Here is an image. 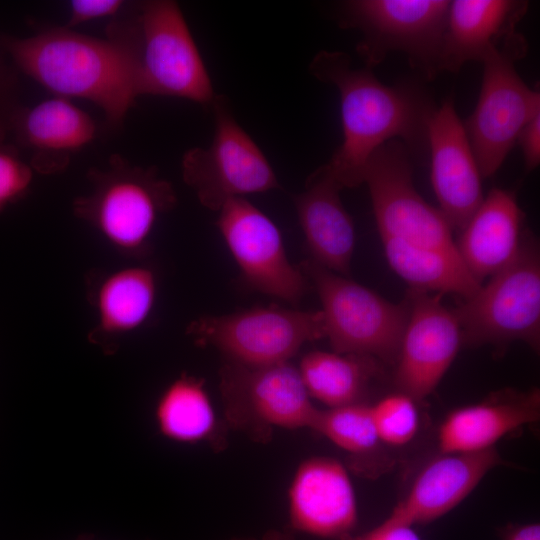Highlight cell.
Returning <instances> with one entry per match:
<instances>
[{"label": "cell", "mask_w": 540, "mask_h": 540, "mask_svg": "<svg viewBox=\"0 0 540 540\" xmlns=\"http://www.w3.org/2000/svg\"><path fill=\"white\" fill-rule=\"evenodd\" d=\"M309 69L339 91L343 140L320 168L341 190L363 184L370 158L389 141H401L410 154L428 150V125L436 107L420 87L388 86L370 69L352 67L341 51L318 52Z\"/></svg>", "instance_id": "cell-1"}, {"label": "cell", "mask_w": 540, "mask_h": 540, "mask_svg": "<svg viewBox=\"0 0 540 540\" xmlns=\"http://www.w3.org/2000/svg\"><path fill=\"white\" fill-rule=\"evenodd\" d=\"M107 39L52 29L4 44L19 67L57 96L98 105L113 124L123 121L139 93L138 22L111 28Z\"/></svg>", "instance_id": "cell-2"}, {"label": "cell", "mask_w": 540, "mask_h": 540, "mask_svg": "<svg viewBox=\"0 0 540 540\" xmlns=\"http://www.w3.org/2000/svg\"><path fill=\"white\" fill-rule=\"evenodd\" d=\"M90 191L75 199V215L119 253L139 258L150 251L159 217L176 204L172 185L154 168L113 155L103 169L88 173Z\"/></svg>", "instance_id": "cell-3"}, {"label": "cell", "mask_w": 540, "mask_h": 540, "mask_svg": "<svg viewBox=\"0 0 540 540\" xmlns=\"http://www.w3.org/2000/svg\"><path fill=\"white\" fill-rule=\"evenodd\" d=\"M454 309L462 343L503 347L540 344V255L527 231L515 259Z\"/></svg>", "instance_id": "cell-4"}, {"label": "cell", "mask_w": 540, "mask_h": 540, "mask_svg": "<svg viewBox=\"0 0 540 540\" xmlns=\"http://www.w3.org/2000/svg\"><path fill=\"white\" fill-rule=\"evenodd\" d=\"M299 268L320 299L324 337L334 352L396 362L409 316L407 300L392 303L311 259Z\"/></svg>", "instance_id": "cell-5"}, {"label": "cell", "mask_w": 540, "mask_h": 540, "mask_svg": "<svg viewBox=\"0 0 540 540\" xmlns=\"http://www.w3.org/2000/svg\"><path fill=\"white\" fill-rule=\"evenodd\" d=\"M527 43L515 32L482 61L479 98L464 128L483 178L494 175L514 147L524 125L540 113V93L517 73Z\"/></svg>", "instance_id": "cell-6"}, {"label": "cell", "mask_w": 540, "mask_h": 540, "mask_svg": "<svg viewBox=\"0 0 540 540\" xmlns=\"http://www.w3.org/2000/svg\"><path fill=\"white\" fill-rule=\"evenodd\" d=\"M449 5L447 0H353L344 4L340 21L362 33L357 52L367 69L398 51L432 79L439 73Z\"/></svg>", "instance_id": "cell-7"}, {"label": "cell", "mask_w": 540, "mask_h": 540, "mask_svg": "<svg viewBox=\"0 0 540 540\" xmlns=\"http://www.w3.org/2000/svg\"><path fill=\"white\" fill-rule=\"evenodd\" d=\"M187 333L226 362L262 367L289 362L306 343L324 338V321L320 310L261 306L199 317Z\"/></svg>", "instance_id": "cell-8"}, {"label": "cell", "mask_w": 540, "mask_h": 540, "mask_svg": "<svg viewBox=\"0 0 540 540\" xmlns=\"http://www.w3.org/2000/svg\"><path fill=\"white\" fill-rule=\"evenodd\" d=\"M215 131L211 144L186 151L182 158L184 182L200 203L219 211L234 198L279 188L278 179L264 153L237 123L228 102H212Z\"/></svg>", "instance_id": "cell-9"}, {"label": "cell", "mask_w": 540, "mask_h": 540, "mask_svg": "<svg viewBox=\"0 0 540 540\" xmlns=\"http://www.w3.org/2000/svg\"><path fill=\"white\" fill-rule=\"evenodd\" d=\"M219 378L227 420L252 439H269L274 428L311 429L319 408L290 361L262 367L225 361Z\"/></svg>", "instance_id": "cell-10"}, {"label": "cell", "mask_w": 540, "mask_h": 540, "mask_svg": "<svg viewBox=\"0 0 540 540\" xmlns=\"http://www.w3.org/2000/svg\"><path fill=\"white\" fill-rule=\"evenodd\" d=\"M139 93L212 104V82L179 6L168 0L142 6Z\"/></svg>", "instance_id": "cell-11"}, {"label": "cell", "mask_w": 540, "mask_h": 540, "mask_svg": "<svg viewBox=\"0 0 540 540\" xmlns=\"http://www.w3.org/2000/svg\"><path fill=\"white\" fill-rule=\"evenodd\" d=\"M410 152L399 140L380 147L370 158L364 175L380 237L411 244L456 248L452 229L439 209L416 190Z\"/></svg>", "instance_id": "cell-12"}, {"label": "cell", "mask_w": 540, "mask_h": 540, "mask_svg": "<svg viewBox=\"0 0 540 540\" xmlns=\"http://www.w3.org/2000/svg\"><path fill=\"white\" fill-rule=\"evenodd\" d=\"M217 228L243 282L252 290L297 305L308 280L286 253L274 222L246 198L227 201L218 211Z\"/></svg>", "instance_id": "cell-13"}, {"label": "cell", "mask_w": 540, "mask_h": 540, "mask_svg": "<svg viewBox=\"0 0 540 540\" xmlns=\"http://www.w3.org/2000/svg\"><path fill=\"white\" fill-rule=\"evenodd\" d=\"M409 316L400 343L395 383L416 401L430 395L454 361L462 344L453 310L441 302V294L411 288Z\"/></svg>", "instance_id": "cell-14"}, {"label": "cell", "mask_w": 540, "mask_h": 540, "mask_svg": "<svg viewBox=\"0 0 540 540\" xmlns=\"http://www.w3.org/2000/svg\"><path fill=\"white\" fill-rule=\"evenodd\" d=\"M431 183L439 210L461 231L482 203V175L454 101L435 108L428 125Z\"/></svg>", "instance_id": "cell-15"}, {"label": "cell", "mask_w": 540, "mask_h": 540, "mask_svg": "<svg viewBox=\"0 0 540 540\" xmlns=\"http://www.w3.org/2000/svg\"><path fill=\"white\" fill-rule=\"evenodd\" d=\"M293 529L309 535L346 536L356 525L358 507L345 466L327 456H313L296 468L288 489Z\"/></svg>", "instance_id": "cell-16"}, {"label": "cell", "mask_w": 540, "mask_h": 540, "mask_svg": "<svg viewBox=\"0 0 540 540\" xmlns=\"http://www.w3.org/2000/svg\"><path fill=\"white\" fill-rule=\"evenodd\" d=\"M86 285L95 314L89 341L106 355L114 354L121 340L150 318L157 298L156 276L148 267L126 266L91 271Z\"/></svg>", "instance_id": "cell-17"}, {"label": "cell", "mask_w": 540, "mask_h": 540, "mask_svg": "<svg viewBox=\"0 0 540 540\" xmlns=\"http://www.w3.org/2000/svg\"><path fill=\"white\" fill-rule=\"evenodd\" d=\"M501 462L496 448L440 452L420 470L389 518L413 526L434 521L458 506Z\"/></svg>", "instance_id": "cell-18"}, {"label": "cell", "mask_w": 540, "mask_h": 540, "mask_svg": "<svg viewBox=\"0 0 540 540\" xmlns=\"http://www.w3.org/2000/svg\"><path fill=\"white\" fill-rule=\"evenodd\" d=\"M528 9L519 0L450 1L438 71L458 72L471 61L482 62L515 27Z\"/></svg>", "instance_id": "cell-19"}, {"label": "cell", "mask_w": 540, "mask_h": 540, "mask_svg": "<svg viewBox=\"0 0 540 540\" xmlns=\"http://www.w3.org/2000/svg\"><path fill=\"white\" fill-rule=\"evenodd\" d=\"M341 188L320 167L294 197L311 260L342 276L350 274L355 227L341 199Z\"/></svg>", "instance_id": "cell-20"}, {"label": "cell", "mask_w": 540, "mask_h": 540, "mask_svg": "<svg viewBox=\"0 0 540 540\" xmlns=\"http://www.w3.org/2000/svg\"><path fill=\"white\" fill-rule=\"evenodd\" d=\"M523 212L515 195L494 188L461 230L457 251L480 283L507 267L523 239Z\"/></svg>", "instance_id": "cell-21"}, {"label": "cell", "mask_w": 540, "mask_h": 540, "mask_svg": "<svg viewBox=\"0 0 540 540\" xmlns=\"http://www.w3.org/2000/svg\"><path fill=\"white\" fill-rule=\"evenodd\" d=\"M540 415V395L504 391L478 404L450 412L438 430L439 452H478L495 448L507 434L534 423Z\"/></svg>", "instance_id": "cell-22"}, {"label": "cell", "mask_w": 540, "mask_h": 540, "mask_svg": "<svg viewBox=\"0 0 540 540\" xmlns=\"http://www.w3.org/2000/svg\"><path fill=\"white\" fill-rule=\"evenodd\" d=\"M16 127L20 139L33 151L32 167L40 173L63 170L70 155L91 142L96 134L91 117L60 96L22 112Z\"/></svg>", "instance_id": "cell-23"}, {"label": "cell", "mask_w": 540, "mask_h": 540, "mask_svg": "<svg viewBox=\"0 0 540 540\" xmlns=\"http://www.w3.org/2000/svg\"><path fill=\"white\" fill-rule=\"evenodd\" d=\"M380 238L391 269L413 289L456 294L466 299L481 286L465 266L457 247H428Z\"/></svg>", "instance_id": "cell-24"}, {"label": "cell", "mask_w": 540, "mask_h": 540, "mask_svg": "<svg viewBox=\"0 0 540 540\" xmlns=\"http://www.w3.org/2000/svg\"><path fill=\"white\" fill-rule=\"evenodd\" d=\"M297 368L310 398L325 408L362 402L377 370L372 357L320 350L305 354Z\"/></svg>", "instance_id": "cell-25"}, {"label": "cell", "mask_w": 540, "mask_h": 540, "mask_svg": "<svg viewBox=\"0 0 540 540\" xmlns=\"http://www.w3.org/2000/svg\"><path fill=\"white\" fill-rule=\"evenodd\" d=\"M158 431L180 443H198L210 438L217 416L203 380L186 373L170 382L155 407Z\"/></svg>", "instance_id": "cell-26"}, {"label": "cell", "mask_w": 540, "mask_h": 540, "mask_svg": "<svg viewBox=\"0 0 540 540\" xmlns=\"http://www.w3.org/2000/svg\"><path fill=\"white\" fill-rule=\"evenodd\" d=\"M311 430L355 456L366 455L381 444L373 424L370 405L363 402L318 409Z\"/></svg>", "instance_id": "cell-27"}, {"label": "cell", "mask_w": 540, "mask_h": 540, "mask_svg": "<svg viewBox=\"0 0 540 540\" xmlns=\"http://www.w3.org/2000/svg\"><path fill=\"white\" fill-rule=\"evenodd\" d=\"M416 402L399 391L370 405L373 424L381 444L402 446L415 437L419 429Z\"/></svg>", "instance_id": "cell-28"}, {"label": "cell", "mask_w": 540, "mask_h": 540, "mask_svg": "<svg viewBox=\"0 0 540 540\" xmlns=\"http://www.w3.org/2000/svg\"><path fill=\"white\" fill-rule=\"evenodd\" d=\"M31 181V167L13 147L0 142V212L24 196Z\"/></svg>", "instance_id": "cell-29"}, {"label": "cell", "mask_w": 540, "mask_h": 540, "mask_svg": "<svg viewBox=\"0 0 540 540\" xmlns=\"http://www.w3.org/2000/svg\"><path fill=\"white\" fill-rule=\"evenodd\" d=\"M123 5L120 0H74L70 3V16L67 26L76 25L113 15Z\"/></svg>", "instance_id": "cell-30"}, {"label": "cell", "mask_w": 540, "mask_h": 540, "mask_svg": "<svg viewBox=\"0 0 540 540\" xmlns=\"http://www.w3.org/2000/svg\"><path fill=\"white\" fill-rule=\"evenodd\" d=\"M516 142L520 145L526 172L533 171L540 164V113L524 125Z\"/></svg>", "instance_id": "cell-31"}, {"label": "cell", "mask_w": 540, "mask_h": 540, "mask_svg": "<svg viewBox=\"0 0 540 540\" xmlns=\"http://www.w3.org/2000/svg\"><path fill=\"white\" fill-rule=\"evenodd\" d=\"M350 540H421L413 525L386 518L366 534Z\"/></svg>", "instance_id": "cell-32"}, {"label": "cell", "mask_w": 540, "mask_h": 540, "mask_svg": "<svg viewBox=\"0 0 540 540\" xmlns=\"http://www.w3.org/2000/svg\"><path fill=\"white\" fill-rule=\"evenodd\" d=\"M502 540H540V525L536 522L509 525L502 532Z\"/></svg>", "instance_id": "cell-33"}, {"label": "cell", "mask_w": 540, "mask_h": 540, "mask_svg": "<svg viewBox=\"0 0 540 540\" xmlns=\"http://www.w3.org/2000/svg\"><path fill=\"white\" fill-rule=\"evenodd\" d=\"M231 540H292V537L284 532L269 531L261 539L256 538H233Z\"/></svg>", "instance_id": "cell-34"}, {"label": "cell", "mask_w": 540, "mask_h": 540, "mask_svg": "<svg viewBox=\"0 0 540 540\" xmlns=\"http://www.w3.org/2000/svg\"><path fill=\"white\" fill-rule=\"evenodd\" d=\"M75 540H96L94 536L89 534H81Z\"/></svg>", "instance_id": "cell-35"}]
</instances>
